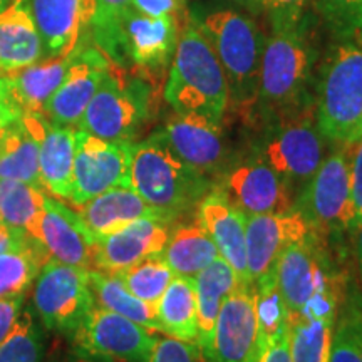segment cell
Segmentation results:
<instances>
[{
  "label": "cell",
  "mask_w": 362,
  "mask_h": 362,
  "mask_svg": "<svg viewBox=\"0 0 362 362\" xmlns=\"http://www.w3.org/2000/svg\"><path fill=\"white\" fill-rule=\"evenodd\" d=\"M319 51L305 17L297 27L272 33L262 54L259 98L253 117L274 121L314 111L315 66Z\"/></svg>",
  "instance_id": "obj_1"
},
{
  "label": "cell",
  "mask_w": 362,
  "mask_h": 362,
  "mask_svg": "<svg viewBox=\"0 0 362 362\" xmlns=\"http://www.w3.org/2000/svg\"><path fill=\"white\" fill-rule=\"evenodd\" d=\"M163 96L175 112L200 115L218 124L230 107L223 69L193 17L180 29Z\"/></svg>",
  "instance_id": "obj_2"
},
{
  "label": "cell",
  "mask_w": 362,
  "mask_h": 362,
  "mask_svg": "<svg viewBox=\"0 0 362 362\" xmlns=\"http://www.w3.org/2000/svg\"><path fill=\"white\" fill-rule=\"evenodd\" d=\"M218 57L228 84L230 104L243 116L255 115L265 35L255 21L232 8L192 16Z\"/></svg>",
  "instance_id": "obj_3"
},
{
  "label": "cell",
  "mask_w": 362,
  "mask_h": 362,
  "mask_svg": "<svg viewBox=\"0 0 362 362\" xmlns=\"http://www.w3.org/2000/svg\"><path fill=\"white\" fill-rule=\"evenodd\" d=\"M315 121L336 146L362 138V47L356 40H336L315 78Z\"/></svg>",
  "instance_id": "obj_4"
},
{
  "label": "cell",
  "mask_w": 362,
  "mask_h": 362,
  "mask_svg": "<svg viewBox=\"0 0 362 362\" xmlns=\"http://www.w3.org/2000/svg\"><path fill=\"white\" fill-rule=\"evenodd\" d=\"M129 187L171 220L200 205L214 188L206 175L187 165L158 133L131 146Z\"/></svg>",
  "instance_id": "obj_5"
},
{
  "label": "cell",
  "mask_w": 362,
  "mask_h": 362,
  "mask_svg": "<svg viewBox=\"0 0 362 362\" xmlns=\"http://www.w3.org/2000/svg\"><path fill=\"white\" fill-rule=\"evenodd\" d=\"M156 110V88L153 76L110 66L101 86L81 117L78 129L107 139L131 141L151 119Z\"/></svg>",
  "instance_id": "obj_6"
},
{
  "label": "cell",
  "mask_w": 362,
  "mask_h": 362,
  "mask_svg": "<svg viewBox=\"0 0 362 362\" xmlns=\"http://www.w3.org/2000/svg\"><path fill=\"white\" fill-rule=\"evenodd\" d=\"M265 126L253 153L269 163L297 194L327 156V139L317 126L315 112L307 111Z\"/></svg>",
  "instance_id": "obj_7"
},
{
  "label": "cell",
  "mask_w": 362,
  "mask_h": 362,
  "mask_svg": "<svg viewBox=\"0 0 362 362\" xmlns=\"http://www.w3.org/2000/svg\"><path fill=\"white\" fill-rule=\"evenodd\" d=\"M293 210L304 216L315 235L341 237L354 232L347 146H337L324 158L314 176L298 189Z\"/></svg>",
  "instance_id": "obj_8"
},
{
  "label": "cell",
  "mask_w": 362,
  "mask_h": 362,
  "mask_svg": "<svg viewBox=\"0 0 362 362\" xmlns=\"http://www.w3.org/2000/svg\"><path fill=\"white\" fill-rule=\"evenodd\" d=\"M88 269L47 260L34 280V307L44 327L74 336L94 305Z\"/></svg>",
  "instance_id": "obj_9"
},
{
  "label": "cell",
  "mask_w": 362,
  "mask_h": 362,
  "mask_svg": "<svg viewBox=\"0 0 362 362\" xmlns=\"http://www.w3.org/2000/svg\"><path fill=\"white\" fill-rule=\"evenodd\" d=\"M314 233L297 210L247 216V274L257 292L277 287V269L292 243Z\"/></svg>",
  "instance_id": "obj_10"
},
{
  "label": "cell",
  "mask_w": 362,
  "mask_h": 362,
  "mask_svg": "<svg viewBox=\"0 0 362 362\" xmlns=\"http://www.w3.org/2000/svg\"><path fill=\"white\" fill-rule=\"evenodd\" d=\"M133 141H107L76 128L71 203L79 206L116 187H129Z\"/></svg>",
  "instance_id": "obj_11"
},
{
  "label": "cell",
  "mask_w": 362,
  "mask_h": 362,
  "mask_svg": "<svg viewBox=\"0 0 362 362\" xmlns=\"http://www.w3.org/2000/svg\"><path fill=\"white\" fill-rule=\"evenodd\" d=\"M79 354L121 362H144L155 346V330L94 304L74 332Z\"/></svg>",
  "instance_id": "obj_12"
},
{
  "label": "cell",
  "mask_w": 362,
  "mask_h": 362,
  "mask_svg": "<svg viewBox=\"0 0 362 362\" xmlns=\"http://www.w3.org/2000/svg\"><path fill=\"white\" fill-rule=\"evenodd\" d=\"M317 237L310 233L292 243L279 262L277 288L288 315H300L320 298L337 293Z\"/></svg>",
  "instance_id": "obj_13"
},
{
  "label": "cell",
  "mask_w": 362,
  "mask_h": 362,
  "mask_svg": "<svg viewBox=\"0 0 362 362\" xmlns=\"http://www.w3.org/2000/svg\"><path fill=\"white\" fill-rule=\"evenodd\" d=\"M218 188L245 216L291 211L297 197L282 176L255 153L230 166Z\"/></svg>",
  "instance_id": "obj_14"
},
{
  "label": "cell",
  "mask_w": 362,
  "mask_h": 362,
  "mask_svg": "<svg viewBox=\"0 0 362 362\" xmlns=\"http://www.w3.org/2000/svg\"><path fill=\"white\" fill-rule=\"evenodd\" d=\"M180 27L175 16L148 17L128 8L119 24V59L123 67L131 62L148 76H160L168 69L178 44Z\"/></svg>",
  "instance_id": "obj_15"
},
{
  "label": "cell",
  "mask_w": 362,
  "mask_h": 362,
  "mask_svg": "<svg viewBox=\"0 0 362 362\" xmlns=\"http://www.w3.org/2000/svg\"><path fill=\"white\" fill-rule=\"evenodd\" d=\"M260 347L255 288L248 282L240 284L216 317L210 362H257Z\"/></svg>",
  "instance_id": "obj_16"
},
{
  "label": "cell",
  "mask_w": 362,
  "mask_h": 362,
  "mask_svg": "<svg viewBox=\"0 0 362 362\" xmlns=\"http://www.w3.org/2000/svg\"><path fill=\"white\" fill-rule=\"evenodd\" d=\"M110 66L111 61L101 49L81 47L79 44L64 79L45 103L42 115L54 124L78 128Z\"/></svg>",
  "instance_id": "obj_17"
},
{
  "label": "cell",
  "mask_w": 362,
  "mask_h": 362,
  "mask_svg": "<svg viewBox=\"0 0 362 362\" xmlns=\"http://www.w3.org/2000/svg\"><path fill=\"white\" fill-rule=\"evenodd\" d=\"M170 221L139 218L98 238L93 245V269L117 274L148 257L161 253L170 238Z\"/></svg>",
  "instance_id": "obj_18"
},
{
  "label": "cell",
  "mask_w": 362,
  "mask_h": 362,
  "mask_svg": "<svg viewBox=\"0 0 362 362\" xmlns=\"http://www.w3.org/2000/svg\"><path fill=\"white\" fill-rule=\"evenodd\" d=\"M158 134L171 151L203 175L216 173L225 161L221 124L205 116L175 112Z\"/></svg>",
  "instance_id": "obj_19"
},
{
  "label": "cell",
  "mask_w": 362,
  "mask_h": 362,
  "mask_svg": "<svg viewBox=\"0 0 362 362\" xmlns=\"http://www.w3.org/2000/svg\"><path fill=\"white\" fill-rule=\"evenodd\" d=\"M44 59L67 56L93 24L96 0H29Z\"/></svg>",
  "instance_id": "obj_20"
},
{
  "label": "cell",
  "mask_w": 362,
  "mask_h": 362,
  "mask_svg": "<svg viewBox=\"0 0 362 362\" xmlns=\"http://www.w3.org/2000/svg\"><path fill=\"white\" fill-rule=\"evenodd\" d=\"M37 242L45 248L51 260L81 269H93L94 240L86 230L78 211L49 194L40 218Z\"/></svg>",
  "instance_id": "obj_21"
},
{
  "label": "cell",
  "mask_w": 362,
  "mask_h": 362,
  "mask_svg": "<svg viewBox=\"0 0 362 362\" xmlns=\"http://www.w3.org/2000/svg\"><path fill=\"white\" fill-rule=\"evenodd\" d=\"M198 223L214 240L221 259L237 272L240 282L247 284V216L220 188H211L198 205Z\"/></svg>",
  "instance_id": "obj_22"
},
{
  "label": "cell",
  "mask_w": 362,
  "mask_h": 362,
  "mask_svg": "<svg viewBox=\"0 0 362 362\" xmlns=\"http://www.w3.org/2000/svg\"><path fill=\"white\" fill-rule=\"evenodd\" d=\"M76 211L94 242L139 218H163L173 221L163 211L144 202L131 187L107 189L83 205L76 206Z\"/></svg>",
  "instance_id": "obj_23"
},
{
  "label": "cell",
  "mask_w": 362,
  "mask_h": 362,
  "mask_svg": "<svg viewBox=\"0 0 362 362\" xmlns=\"http://www.w3.org/2000/svg\"><path fill=\"white\" fill-rule=\"evenodd\" d=\"M42 40L29 0H12L0 12V71L4 74L42 61Z\"/></svg>",
  "instance_id": "obj_24"
},
{
  "label": "cell",
  "mask_w": 362,
  "mask_h": 362,
  "mask_svg": "<svg viewBox=\"0 0 362 362\" xmlns=\"http://www.w3.org/2000/svg\"><path fill=\"white\" fill-rule=\"evenodd\" d=\"M76 155V128L54 124L44 116L39 134V175L44 192L71 200Z\"/></svg>",
  "instance_id": "obj_25"
},
{
  "label": "cell",
  "mask_w": 362,
  "mask_h": 362,
  "mask_svg": "<svg viewBox=\"0 0 362 362\" xmlns=\"http://www.w3.org/2000/svg\"><path fill=\"white\" fill-rule=\"evenodd\" d=\"M42 121L44 115L39 112H22L8 126L0 146V180H19L42 188L39 175V134Z\"/></svg>",
  "instance_id": "obj_26"
},
{
  "label": "cell",
  "mask_w": 362,
  "mask_h": 362,
  "mask_svg": "<svg viewBox=\"0 0 362 362\" xmlns=\"http://www.w3.org/2000/svg\"><path fill=\"white\" fill-rule=\"evenodd\" d=\"M72 57H74V51L67 56L42 59L24 69L8 72L6 74L8 99L22 112L42 115L45 103L64 79Z\"/></svg>",
  "instance_id": "obj_27"
},
{
  "label": "cell",
  "mask_w": 362,
  "mask_h": 362,
  "mask_svg": "<svg viewBox=\"0 0 362 362\" xmlns=\"http://www.w3.org/2000/svg\"><path fill=\"white\" fill-rule=\"evenodd\" d=\"M194 280L198 310V341L197 344L210 359L214 349V330L225 298L238 287L240 279L232 267L218 257L205 267Z\"/></svg>",
  "instance_id": "obj_28"
},
{
  "label": "cell",
  "mask_w": 362,
  "mask_h": 362,
  "mask_svg": "<svg viewBox=\"0 0 362 362\" xmlns=\"http://www.w3.org/2000/svg\"><path fill=\"white\" fill-rule=\"evenodd\" d=\"M161 257L165 259L175 275L194 279L200 272L218 259V248L214 240L198 223H187L176 226L170 232V238L163 248Z\"/></svg>",
  "instance_id": "obj_29"
},
{
  "label": "cell",
  "mask_w": 362,
  "mask_h": 362,
  "mask_svg": "<svg viewBox=\"0 0 362 362\" xmlns=\"http://www.w3.org/2000/svg\"><path fill=\"white\" fill-rule=\"evenodd\" d=\"M156 307L161 332L180 341H198V310L194 280L175 275Z\"/></svg>",
  "instance_id": "obj_30"
},
{
  "label": "cell",
  "mask_w": 362,
  "mask_h": 362,
  "mask_svg": "<svg viewBox=\"0 0 362 362\" xmlns=\"http://www.w3.org/2000/svg\"><path fill=\"white\" fill-rule=\"evenodd\" d=\"M89 285L93 291L94 304L119 314L149 330L161 332L156 307L134 297L115 274L89 269Z\"/></svg>",
  "instance_id": "obj_31"
},
{
  "label": "cell",
  "mask_w": 362,
  "mask_h": 362,
  "mask_svg": "<svg viewBox=\"0 0 362 362\" xmlns=\"http://www.w3.org/2000/svg\"><path fill=\"white\" fill-rule=\"evenodd\" d=\"M47 194L40 187L19 180H0V218L37 240Z\"/></svg>",
  "instance_id": "obj_32"
},
{
  "label": "cell",
  "mask_w": 362,
  "mask_h": 362,
  "mask_svg": "<svg viewBox=\"0 0 362 362\" xmlns=\"http://www.w3.org/2000/svg\"><path fill=\"white\" fill-rule=\"evenodd\" d=\"M47 260H51L47 252L35 238H30L24 247L2 253L0 255V300L24 296Z\"/></svg>",
  "instance_id": "obj_33"
},
{
  "label": "cell",
  "mask_w": 362,
  "mask_h": 362,
  "mask_svg": "<svg viewBox=\"0 0 362 362\" xmlns=\"http://www.w3.org/2000/svg\"><path fill=\"white\" fill-rule=\"evenodd\" d=\"M336 319L288 317L292 362H329Z\"/></svg>",
  "instance_id": "obj_34"
},
{
  "label": "cell",
  "mask_w": 362,
  "mask_h": 362,
  "mask_svg": "<svg viewBox=\"0 0 362 362\" xmlns=\"http://www.w3.org/2000/svg\"><path fill=\"white\" fill-rule=\"evenodd\" d=\"M115 275L134 297L151 305L158 304V300L175 277L173 270L163 259L161 253L148 257V259L138 262L129 269L117 272Z\"/></svg>",
  "instance_id": "obj_35"
},
{
  "label": "cell",
  "mask_w": 362,
  "mask_h": 362,
  "mask_svg": "<svg viewBox=\"0 0 362 362\" xmlns=\"http://www.w3.org/2000/svg\"><path fill=\"white\" fill-rule=\"evenodd\" d=\"M44 341L30 310H22L7 337L0 342V362H42Z\"/></svg>",
  "instance_id": "obj_36"
},
{
  "label": "cell",
  "mask_w": 362,
  "mask_h": 362,
  "mask_svg": "<svg viewBox=\"0 0 362 362\" xmlns=\"http://www.w3.org/2000/svg\"><path fill=\"white\" fill-rule=\"evenodd\" d=\"M131 0H96L90 33L96 47L106 54L112 64L119 59V24L124 12L129 8Z\"/></svg>",
  "instance_id": "obj_37"
},
{
  "label": "cell",
  "mask_w": 362,
  "mask_h": 362,
  "mask_svg": "<svg viewBox=\"0 0 362 362\" xmlns=\"http://www.w3.org/2000/svg\"><path fill=\"white\" fill-rule=\"evenodd\" d=\"M315 12L334 40H356L362 25V0H314Z\"/></svg>",
  "instance_id": "obj_38"
},
{
  "label": "cell",
  "mask_w": 362,
  "mask_h": 362,
  "mask_svg": "<svg viewBox=\"0 0 362 362\" xmlns=\"http://www.w3.org/2000/svg\"><path fill=\"white\" fill-rule=\"evenodd\" d=\"M314 0H262V13H265L272 33L293 29L307 17Z\"/></svg>",
  "instance_id": "obj_39"
},
{
  "label": "cell",
  "mask_w": 362,
  "mask_h": 362,
  "mask_svg": "<svg viewBox=\"0 0 362 362\" xmlns=\"http://www.w3.org/2000/svg\"><path fill=\"white\" fill-rule=\"evenodd\" d=\"M144 362H210L197 342L180 341L165 336L158 337Z\"/></svg>",
  "instance_id": "obj_40"
},
{
  "label": "cell",
  "mask_w": 362,
  "mask_h": 362,
  "mask_svg": "<svg viewBox=\"0 0 362 362\" xmlns=\"http://www.w3.org/2000/svg\"><path fill=\"white\" fill-rule=\"evenodd\" d=\"M329 362H362V357L357 349L354 339L344 319H336L330 344Z\"/></svg>",
  "instance_id": "obj_41"
},
{
  "label": "cell",
  "mask_w": 362,
  "mask_h": 362,
  "mask_svg": "<svg viewBox=\"0 0 362 362\" xmlns=\"http://www.w3.org/2000/svg\"><path fill=\"white\" fill-rule=\"evenodd\" d=\"M349 149V181H351V200L354 210V230L362 223V138L356 141Z\"/></svg>",
  "instance_id": "obj_42"
},
{
  "label": "cell",
  "mask_w": 362,
  "mask_h": 362,
  "mask_svg": "<svg viewBox=\"0 0 362 362\" xmlns=\"http://www.w3.org/2000/svg\"><path fill=\"white\" fill-rule=\"evenodd\" d=\"M341 319L349 327L352 339H354L357 349L362 357V292L352 287L347 292L346 300H344V307L341 312Z\"/></svg>",
  "instance_id": "obj_43"
},
{
  "label": "cell",
  "mask_w": 362,
  "mask_h": 362,
  "mask_svg": "<svg viewBox=\"0 0 362 362\" xmlns=\"http://www.w3.org/2000/svg\"><path fill=\"white\" fill-rule=\"evenodd\" d=\"M257 362H292L291 342H288V324L262 341L260 356Z\"/></svg>",
  "instance_id": "obj_44"
},
{
  "label": "cell",
  "mask_w": 362,
  "mask_h": 362,
  "mask_svg": "<svg viewBox=\"0 0 362 362\" xmlns=\"http://www.w3.org/2000/svg\"><path fill=\"white\" fill-rule=\"evenodd\" d=\"M185 0H131L129 8L148 17L175 16L181 11Z\"/></svg>",
  "instance_id": "obj_45"
},
{
  "label": "cell",
  "mask_w": 362,
  "mask_h": 362,
  "mask_svg": "<svg viewBox=\"0 0 362 362\" xmlns=\"http://www.w3.org/2000/svg\"><path fill=\"white\" fill-rule=\"evenodd\" d=\"M24 309V296H16L0 300V342L7 337L13 324Z\"/></svg>",
  "instance_id": "obj_46"
},
{
  "label": "cell",
  "mask_w": 362,
  "mask_h": 362,
  "mask_svg": "<svg viewBox=\"0 0 362 362\" xmlns=\"http://www.w3.org/2000/svg\"><path fill=\"white\" fill-rule=\"evenodd\" d=\"M30 238H33L30 235H27L21 228H16V226L7 223L6 220L0 218V255L24 247Z\"/></svg>",
  "instance_id": "obj_47"
},
{
  "label": "cell",
  "mask_w": 362,
  "mask_h": 362,
  "mask_svg": "<svg viewBox=\"0 0 362 362\" xmlns=\"http://www.w3.org/2000/svg\"><path fill=\"white\" fill-rule=\"evenodd\" d=\"M21 115L22 111L8 98L0 101V146H2L4 138H6L8 126H11Z\"/></svg>",
  "instance_id": "obj_48"
},
{
  "label": "cell",
  "mask_w": 362,
  "mask_h": 362,
  "mask_svg": "<svg viewBox=\"0 0 362 362\" xmlns=\"http://www.w3.org/2000/svg\"><path fill=\"white\" fill-rule=\"evenodd\" d=\"M230 2L247 11L248 13H252V16L262 13V0H230Z\"/></svg>",
  "instance_id": "obj_49"
},
{
  "label": "cell",
  "mask_w": 362,
  "mask_h": 362,
  "mask_svg": "<svg viewBox=\"0 0 362 362\" xmlns=\"http://www.w3.org/2000/svg\"><path fill=\"white\" fill-rule=\"evenodd\" d=\"M354 247H356V260H357V269H359V275L362 280V223L356 226L354 232Z\"/></svg>",
  "instance_id": "obj_50"
},
{
  "label": "cell",
  "mask_w": 362,
  "mask_h": 362,
  "mask_svg": "<svg viewBox=\"0 0 362 362\" xmlns=\"http://www.w3.org/2000/svg\"><path fill=\"white\" fill-rule=\"evenodd\" d=\"M72 362H112V361H110V359H101V357H90V356L79 354L78 359H74Z\"/></svg>",
  "instance_id": "obj_51"
},
{
  "label": "cell",
  "mask_w": 362,
  "mask_h": 362,
  "mask_svg": "<svg viewBox=\"0 0 362 362\" xmlns=\"http://www.w3.org/2000/svg\"><path fill=\"white\" fill-rule=\"evenodd\" d=\"M8 98V93H7V83H6V76H2L0 78V101H4V99Z\"/></svg>",
  "instance_id": "obj_52"
},
{
  "label": "cell",
  "mask_w": 362,
  "mask_h": 362,
  "mask_svg": "<svg viewBox=\"0 0 362 362\" xmlns=\"http://www.w3.org/2000/svg\"><path fill=\"white\" fill-rule=\"evenodd\" d=\"M11 2H12V0H0V12L6 11V8L11 6Z\"/></svg>",
  "instance_id": "obj_53"
},
{
  "label": "cell",
  "mask_w": 362,
  "mask_h": 362,
  "mask_svg": "<svg viewBox=\"0 0 362 362\" xmlns=\"http://www.w3.org/2000/svg\"><path fill=\"white\" fill-rule=\"evenodd\" d=\"M356 42L361 45L362 47V25H361V30H359V34H357V39H356Z\"/></svg>",
  "instance_id": "obj_54"
},
{
  "label": "cell",
  "mask_w": 362,
  "mask_h": 362,
  "mask_svg": "<svg viewBox=\"0 0 362 362\" xmlns=\"http://www.w3.org/2000/svg\"><path fill=\"white\" fill-rule=\"evenodd\" d=\"M2 76H6V74H4V72H2V71H0V78H2Z\"/></svg>",
  "instance_id": "obj_55"
}]
</instances>
